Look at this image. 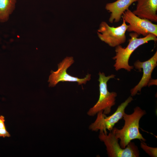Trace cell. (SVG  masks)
Wrapping results in <instances>:
<instances>
[{
  "label": "cell",
  "instance_id": "obj_1",
  "mask_svg": "<svg viewBox=\"0 0 157 157\" xmlns=\"http://www.w3.org/2000/svg\"><path fill=\"white\" fill-rule=\"evenodd\" d=\"M133 112L130 114L125 113L123 119L124 124L121 129L113 128L111 131L116 137L120 140V145L124 149L128 144L134 139L145 142L146 140L139 131V122L141 118L146 114V111L137 106Z\"/></svg>",
  "mask_w": 157,
  "mask_h": 157
},
{
  "label": "cell",
  "instance_id": "obj_2",
  "mask_svg": "<svg viewBox=\"0 0 157 157\" xmlns=\"http://www.w3.org/2000/svg\"><path fill=\"white\" fill-rule=\"evenodd\" d=\"M139 35L136 33H131L129 34L130 38L129 44L126 48H123L121 45L115 47L116 55L113 59L115 60L114 66L116 71L124 69L128 72L131 71L134 67L129 65V61L133 52L139 47L149 41L157 40V36L152 34H149L142 38H138Z\"/></svg>",
  "mask_w": 157,
  "mask_h": 157
},
{
  "label": "cell",
  "instance_id": "obj_3",
  "mask_svg": "<svg viewBox=\"0 0 157 157\" xmlns=\"http://www.w3.org/2000/svg\"><path fill=\"white\" fill-rule=\"evenodd\" d=\"M98 81L99 82V96L96 104L90 108L87 112L90 116H94L100 111L105 114H109L112 107L115 104V98L117 93L115 92H109L108 90L107 83L108 80L113 78L115 75L112 74L106 76L104 73L99 72Z\"/></svg>",
  "mask_w": 157,
  "mask_h": 157
},
{
  "label": "cell",
  "instance_id": "obj_4",
  "mask_svg": "<svg viewBox=\"0 0 157 157\" xmlns=\"http://www.w3.org/2000/svg\"><path fill=\"white\" fill-rule=\"evenodd\" d=\"M99 138L105 145L107 154L109 157L140 156V151L134 142H131L125 148H122L118 143L119 139L112 131L107 134V132L100 131Z\"/></svg>",
  "mask_w": 157,
  "mask_h": 157
},
{
  "label": "cell",
  "instance_id": "obj_5",
  "mask_svg": "<svg viewBox=\"0 0 157 157\" xmlns=\"http://www.w3.org/2000/svg\"><path fill=\"white\" fill-rule=\"evenodd\" d=\"M133 100L132 97H129L118 106L114 113L109 116H107L102 111L97 113L96 119L89 126V129L95 131L99 130L107 132V130L111 131L115 124L123 118L126 108Z\"/></svg>",
  "mask_w": 157,
  "mask_h": 157
},
{
  "label": "cell",
  "instance_id": "obj_6",
  "mask_svg": "<svg viewBox=\"0 0 157 157\" xmlns=\"http://www.w3.org/2000/svg\"><path fill=\"white\" fill-rule=\"evenodd\" d=\"M122 19L121 25L117 27L110 26L106 22H102L97 32L100 39L112 47H116L125 43L128 25L124 19Z\"/></svg>",
  "mask_w": 157,
  "mask_h": 157
},
{
  "label": "cell",
  "instance_id": "obj_7",
  "mask_svg": "<svg viewBox=\"0 0 157 157\" xmlns=\"http://www.w3.org/2000/svg\"><path fill=\"white\" fill-rule=\"evenodd\" d=\"M72 57H67L58 64V70L55 72L51 71L49 76V86L54 87L60 82H77L78 85L85 84L91 79V75L88 74L83 78H81L70 75L67 73V69L74 63Z\"/></svg>",
  "mask_w": 157,
  "mask_h": 157
},
{
  "label": "cell",
  "instance_id": "obj_8",
  "mask_svg": "<svg viewBox=\"0 0 157 157\" xmlns=\"http://www.w3.org/2000/svg\"><path fill=\"white\" fill-rule=\"evenodd\" d=\"M122 18L129 24L126 31L134 32L145 37L149 34L157 36V25L144 18L139 17L129 9L123 14Z\"/></svg>",
  "mask_w": 157,
  "mask_h": 157
},
{
  "label": "cell",
  "instance_id": "obj_9",
  "mask_svg": "<svg viewBox=\"0 0 157 157\" xmlns=\"http://www.w3.org/2000/svg\"><path fill=\"white\" fill-rule=\"evenodd\" d=\"M157 51L149 59L144 62L137 60L134 63L135 69L140 72L142 69L143 74L138 83L130 90L131 95L135 96L138 92H140L142 88L147 86L151 80V75L154 68L157 65Z\"/></svg>",
  "mask_w": 157,
  "mask_h": 157
},
{
  "label": "cell",
  "instance_id": "obj_10",
  "mask_svg": "<svg viewBox=\"0 0 157 157\" xmlns=\"http://www.w3.org/2000/svg\"><path fill=\"white\" fill-rule=\"evenodd\" d=\"M135 10L132 12L138 17L157 22V0H137Z\"/></svg>",
  "mask_w": 157,
  "mask_h": 157
},
{
  "label": "cell",
  "instance_id": "obj_11",
  "mask_svg": "<svg viewBox=\"0 0 157 157\" xmlns=\"http://www.w3.org/2000/svg\"><path fill=\"white\" fill-rule=\"evenodd\" d=\"M137 0H117L106 4L105 8L110 13L109 21L111 23L120 21L124 12Z\"/></svg>",
  "mask_w": 157,
  "mask_h": 157
},
{
  "label": "cell",
  "instance_id": "obj_12",
  "mask_svg": "<svg viewBox=\"0 0 157 157\" xmlns=\"http://www.w3.org/2000/svg\"><path fill=\"white\" fill-rule=\"evenodd\" d=\"M16 2L17 0H0V22L8 20L15 9Z\"/></svg>",
  "mask_w": 157,
  "mask_h": 157
},
{
  "label": "cell",
  "instance_id": "obj_13",
  "mask_svg": "<svg viewBox=\"0 0 157 157\" xmlns=\"http://www.w3.org/2000/svg\"><path fill=\"white\" fill-rule=\"evenodd\" d=\"M141 148L149 155L151 157L157 156V148L148 146L144 142L141 141Z\"/></svg>",
  "mask_w": 157,
  "mask_h": 157
},
{
  "label": "cell",
  "instance_id": "obj_14",
  "mask_svg": "<svg viewBox=\"0 0 157 157\" xmlns=\"http://www.w3.org/2000/svg\"><path fill=\"white\" fill-rule=\"evenodd\" d=\"M5 121L4 117L0 116V137L3 138L10 137V135L6 129Z\"/></svg>",
  "mask_w": 157,
  "mask_h": 157
}]
</instances>
